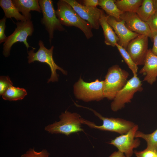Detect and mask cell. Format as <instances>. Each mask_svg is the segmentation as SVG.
Masks as SVG:
<instances>
[{"label": "cell", "mask_w": 157, "mask_h": 157, "mask_svg": "<svg viewBox=\"0 0 157 157\" xmlns=\"http://www.w3.org/2000/svg\"><path fill=\"white\" fill-rule=\"evenodd\" d=\"M56 13L62 25L74 26L79 28L84 33L87 39L93 37L92 28L91 25L82 19L72 7L64 0L58 1Z\"/></svg>", "instance_id": "obj_1"}, {"label": "cell", "mask_w": 157, "mask_h": 157, "mask_svg": "<svg viewBox=\"0 0 157 157\" xmlns=\"http://www.w3.org/2000/svg\"><path fill=\"white\" fill-rule=\"evenodd\" d=\"M129 76V73L118 65L110 67L104 81V98L113 100L118 92L126 84Z\"/></svg>", "instance_id": "obj_2"}, {"label": "cell", "mask_w": 157, "mask_h": 157, "mask_svg": "<svg viewBox=\"0 0 157 157\" xmlns=\"http://www.w3.org/2000/svg\"><path fill=\"white\" fill-rule=\"evenodd\" d=\"M59 117L60 120L59 122L47 126L45 130L51 133H61L67 136L83 131L81 127L83 118L77 113L66 110Z\"/></svg>", "instance_id": "obj_3"}, {"label": "cell", "mask_w": 157, "mask_h": 157, "mask_svg": "<svg viewBox=\"0 0 157 157\" xmlns=\"http://www.w3.org/2000/svg\"><path fill=\"white\" fill-rule=\"evenodd\" d=\"M76 106L87 109L92 111L99 119L102 120L103 124L101 126L96 125L94 123L83 119L82 124H85L89 127L102 131L114 132L123 135L127 133L135 125L133 122L124 119L103 117L93 109L88 107L79 105Z\"/></svg>", "instance_id": "obj_4"}, {"label": "cell", "mask_w": 157, "mask_h": 157, "mask_svg": "<svg viewBox=\"0 0 157 157\" xmlns=\"http://www.w3.org/2000/svg\"><path fill=\"white\" fill-rule=\"evenodd\" d=\"M104 82L97 79L87 82L80 77L74 85V93L76 98L85 102L100 101L104 98Z\"/></svg>", "instance_id": "obj_5"}, {"label": "cell", "mask_w": 157, "mask_h": 157, "mask_svg": "<svg viewBox=\"0 0 157 157\" xmlns=\"http://www.w3.org/2000/svg\"><path fill=\"white\" fill-rule=\"evenodd\" d=\"M38 45L40 48L36 52H34L35 49V48H32L31 50L28 51V63H30L36 61L46 63L49 66L51 71V77L48 80V83L57 81L58 75L56 73V70H60L65 75L67 74V72L55 63L53 57V46H52L50 49H48L44 46L43 42L41 40L39 41Z\"/></svg>", "instance_id": "obj_6"}, {"label": "cell", "mask_w": 157, "mask_h": 157, "mask_svg": "<svg viewBox=\"0 0 157 157\" xmlns=\"http://www.w3.org/2000/svg\"><path fill=\"white\" fill-rule=\"evenodd\" d=\"M142 86L141 81L137 76H133L116 95L111 104L112 110L116 112L123 108L125 104L130 102L135 93L142 90Z\"/></svg>", "instance_id": "obj_7"}, {"label": "cell", "mask_w": 157, "mask_h": 157, "mask_svg": "<svg viewBox=\"0 0 157 157\" xmlns=\"http://www.w3.org/2000/svg\"><path fill=\"white\" fill-rule=\"evenodd\" d=\"M17 27L13 32L7 37L3 44V54L5 57L10 54L11 47L17 42H23L27 49L30 47L27 42L28 36L32 35L34 31L33 25L31 20L18 22L16 23Z\"/></svg>", "instance_id": "obj_8"}, {"label": "cell", "mask_w": 157, "mask_h": 157, "mask_svg": "<svg viewBox=\"0 0 157 157\" xmlns=\"http://www.w3.org/2000/svg\"><path fill=\"white\" fill-rule=\"evenodd\" d=\"M39 3L43 18L41 22L44 25L49 36V41L50 44L53 37L54 31L57 30L60 31L65 30L57 18L51 0H39Z\"/></svg>", "instance_id": "obj_9"}, {"label": "cell", "mask_w": 157, "mask_h": 157, "mask_svg": "<svg viewBox=\"0 0 157 157\" xmlns=\"http://www.w3.org/2000/svg\"><path fill=\"white\" fill-rule=\"evenodd\" d=\"M138 128V125H135L127 133L117 137L108 143L116 147L118 151L124 154L126 156H131L134 152L133 149L140 144L138 138L134 139Z\"/></svg>", "instance_id": "obj_10"}, {"label": "cell", "mask_w": 157, "mask_h": 157, "mask_svg": "<svg viewBox=\"0 0 157 157\" xmlns=\"http://www.w3.org/2000/svg\"><path fill=\"white\" fill-rule=\"evenodd\" d=\"M148 37L139 35L128 44L126 50L138 66L144 65L148 49Z\"/></svg>", "instance_id": "obj_11"}, {"label": "cell", "mask_w": 157, "mask_h": 157, "mask_svg": "<svg viewBox=\"0 0 157 157\" xmlns=\"http://www.w3.org/2000/svg\"><path fill=\"white\" fill-rule=\"evenodd\" d=\"M69 4L80 17L88 22L92 28L98 30L100 26L99 19L102 10L97 7L86 6L75 0H64Z\"/></svg>", "instance_id": "obj_12"}, {"label": "cell", "mask_w": 157, "mask_h": 157, "mask_svg": "<svg viewBox=\"0 0 157 157\" xmlns=\"http://www.w3.org/2000/svg\"><path fill=\"white\" fill-rule=\"evenodd\" d=\"M120 19L124 22L126 26L132 31L152 39L147 23L142 20L136 13L123 12L120 16Z\"/></svg>", "instance_id": "obj_13"}, {"label": "cell", "mask_w": 157, "mask_h": 157, "mask_svg": "<svg viewBox=\"0 0 157 157\" xmlns=\"http://www.w3.org/2000/svg\"><path fill=\"white\" fill-rule=\"evenodd\" d=\"M107 20L119 39L118 43L126 49L129 42L140 35L129 29L123 20L118 21L112 17L107 15Z\"/></svg>", "instance_id": "obj_14"}, {"label": "cell", "mask_w": 157, "mask_h": 157, "mask_svg": "<svg viewBox=\"0 0 157 157\" xmlns=\"http://www.w3.org/2000/svg\"><path fill=\"white\" fill-rule=\"evenodd\" d=\"M139 73L144 75L143 81L152 84L157 78V56L154 54L151 49L148 50L144 66Z\"/></svg>", "instance_id": "obj_15"}, {"label": "cell", "mask_w": 157, "mask_h": 157, "mask_svg": "<svg viewBox=\"0 0 157 157\" xmlns=\"http://www.w3.org/2000/svg\"><path fill=\"white\" fill-rule=\"evenodd\" d=\"M12 1L27 20L31 19V15L30 13L31 11H35L40 13L41 12L39 0H13Z\"/></svg>", "instance_id": "obj_16"}, {"label": "cell", "mask_w": 157, "mask_h": 157, "mask_svg": "<svg viewBox=\"0 0 157 157\" xmlns=\"http://www.w3.org/2000/svg\"><path fill=\"white\" fill-rule=\"evenodd\" d=\"M99 23L103 31L105 44L113 47L115 46L116 44L119 42V39L112 27L108 22L107 15L103 10L101 12Z\"/></svg>", "instance_id": "obj_17"}, {"label": "cell", "mask_w": 157, "mask_h": 157, "mask_svg": "<svg viewBox=\"0 0 157 157\" xmlns=\"http://www.w3.org/2000/svg\"><path fill=\"white\" fill-rule=\"evenodd\" d=\"M0 6L3 10L5 17L6 18L13 17L17 20L22 22L27 20L26 18L19 13L12 0H0Z\"/></svg>", "instance_id": "obj_18"}, {"label": "cell", "mask_w": 157, "mask_h": 157, "mask_svg": "<svg viewBox=\"0 0 157 157\" xmlns=\"http://www.w3.org/2000/svg\"><path fill=\"white\" fill-rule=\"evenodd\" d=\"M114 0H99V5L108 15L120 21V16L123 12L118 8Z\"/></svg>", "instance_id": "obj_19"}, {"label": "cell", "mask_w": 157, "mask_h": 157, "mask_svg": "<svg viewBox=\"0 0 157 157\" xmlns=\"http://www.w3.org/2000/svg\"><path fill=\"white\" fill-rule=\"evenodd\" d=\"M156 12L153 0H143L136 13L142 20L146 22Z\"/></svg>", "instance_id": "obj_20"}, {"label": "cell", "mask_w": 157, "mask_h": 157, "mask_svg": "<svg viewBox=\"0 0 157 157\" xmlns=\"http://www.w3.org/2000/svg\"><path fill=\"white\" fill-rule=\"evenodd\" d=\"M27 94V92L24 89L12 85L8 88L2 96L5 100L12 101L22 99Z\"/></svg>", "instance_id": "obj_21"}, {"label": "cell", "mask_w": 157, "mask_h": 157, "mask_svg": "<svg viewBox=\"0 0 157 157\" xmlns=\"http://www.w3.org/2000/svg\"><path fill=\"white\" fill-rule=\"evenodd\" d=\"M142 1L143 0H117L115 3L118 9L123 12L136 13Z\"/></svg>", "instance_id": "obj_22"}, {"label": "cell", "mask_w": 157, "mask_h": 157, "mask_svg": "<svg viewBox=\"0 0 157 157\" xmlns=\"http://www.w3.org/2000/svg\"><path fill=\"white\" fill-rule=\"evenodd\" d=\"M115 46L125 62L131 70L133 76H137L138 66L134 62L126 50L118 43L116 44Z\"/></svg>", "instance_id": "obj_23"}, {"label": "cell", "mask_w": 157, "mask_h": 157, "mask_svg": "<svg viewBox=\"0 0 157 157\" xmlns=\"http://www.w3.org/2000/svg\"><path fill=\"white\" fill-rule=\"evenodd\" d=\"M135 138H140L144 139L147 144V148L157 151V129L153 133L145 134L140 131H137Z\"/></svg>", "instance_id": "obj_24"}, {"label": "cell", "mask_w": 157, "mask_h": 157, "mask_svg": "<svg viewBox=\"0 0 157 157\" xmlns=\"http://www.w3.org/2000/svg\"><path fill=\"white\" fill-rule=\"evenodd\" d=\"M13 84L8 76H1L0 77V95L2 96L8 88Z\"/></svg>", "instance_id": "obj_25"}, {"label": "cell", "mask_w": 157, "mask_h": 157, "mask_svg": "<svg viewBox=\"0 0 157 157\" xmlns=\"http://www.w3.org/2000/svg\"><path fill=\"white\" fill-rule=\"evenodd\" d=\"M146 22L150 28L152 38L157 34V12H155Z\"/></svg>", "instance_id": "obj_26"}, {"label": "cell", "mask_w": 157, "mask_h": 157, "mask_svg": "<svg viewBox=\"0 0 157 157\" xmlns=\"http://www.w3.org/2000/svg\"><path fill=\"white\" fill-rule=\"evenodd\" d=\"M49 154L45 149L38 152L35 151L34 149H30L21 157H49Z\"/></svg>", "instance_id": "obj_27"}, {"label": "cell", "mask_w": 157, "mask_h": 157, "mask_svg": "<svg viewBox=\"0 0 157 157\" xmlns=\"http://www.w3.org/2000/svg\"><path fill=\"white\" fill-rule=\"evenodd\" d=\"M137 157H156L157 151H156L147 147L143 151L134 152Z\"/></svg>", "instance_id": "obj_28"}, {"label": "cell", "mask_w": 157, "mask_h": 157, "mask_svg": "<svg viewBox=\"0 0 157 157\" xmlns=\"http://www.w3.org/2000/svg\"><path fill=\"white\" fill-rule=\"evenodd\" d=\"M6 18L5 16L0 20V43L5 42L7 37L5 34Z\"/></svg>", "instance_id": "obj_29"}, {"label": "cell", "mask_w": 157, "mask_h": 157, "mask_svg": "<svg viewBox=\"0 0 157 157\" xmlns=\"http://www.w3.org/2000/svg\"><path fill=\"white\" fill-rule=\"evenodd\" d=\"M83 6L90 7H96L98 6L99 0H84L82 1Z\"/></svg>", "instance_id": "obj_30"}, {"label": "cell", "mask_w": 157, "mask_h": 157, "mask_svg": "<svg viewBox=\"0 0 157 157\" xmlns=\"http://www.w3.org/2000/svg\"><path fill=\"white\" fill-rule=\"evenodd\" d=\"M154 43L151 51L152 52L157 56V34L154 36L152 38Z\"/></svg>", "instance_id": "obj_31"}, {"label": "cell", "mask_w": 157, "mask_h": 157, "mask_svg": "<svg viewBox=\"0 0 157 157\" xmlns=\"http://www.w3.org/2000/svg\"><path fill=\"white\" fill-rule=\"evenodd\" d=\"M109 157H126L124 154L119 151H115Z\"/></svg>", "instance_id": "obj_32"}, {"label": "cell", "mask_w": 157, "mask_h": 157, "mask_svg": "<svg viewBox=\"0 0 157 157\" xmlns=\"http://www.w3.org/2000/svg\"><path fill=\"white\" fill-rule=\"evenodd\" d=\"M153 2L155 10L157 12V0H153Z\"/></svg>", "instance_id": "obj_33"}, {"label": "cell", "mask_w": 157, "mask_h": 157, "mask_svg": "<svg viewBox=\"0 0 157 157\" xmlns=\"http://www.w3.org/2000/svg\"><path fill=\"white\" fill-rule=\"evenodd\" d=\"M156 157H157V156H156Z\"/></svg>", "instance_id": "obj_34"}]
</instances>
